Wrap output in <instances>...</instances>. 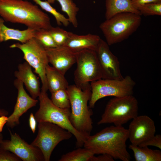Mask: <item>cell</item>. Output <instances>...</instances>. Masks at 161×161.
I'll return each mask as SVG.
<instances>
[{
	"label": "cell",
	"instance_id": "6",
	"mask_svg": "<svg viewBox=\"0 0 161 161\" xmlns=\"http://www.w3.org/2000/svg\"><path fill=\"white\" fill-rule=\"evenodd\" d=\"M138 101L133 95L114 97L107 103L97 124L122 126L138 116Z\"/></svg>",
	"mask_w": 161,
	"mask_h": 161
},
{
	"label": "cell",
	"instance_id": "7",
	"mask_svg": "<svg viewBox=\"0 0 161 161\" xmlns=\"http://www.w3.org/2000/svg\"><path fill=\"white\" fill-rule=\"evenodd\" d=\"M135 82L129 76L121 79H103L90 83L91 89L89 106L93 108L100 99L108 96L120 97L133 95Z\"/></svg>",
	"mask_w": 161,
	"mask_h": 161
},
{
	"label": "cell",
	"instance_id": "24",
	"mask_svg": "<svg viewBox=\"0 0 161 161\" xmlns=\"http://www.w3.org/2000/svg\"><path fill=\"white\" fill-rule=\"evenodd\" d=\"M43 10L51 14L55 18L57 24L59 26L63 25L67 27L70 24L68 18L58 12L47 1L32 0Z\"/></svg>",
	"mask_w": 161,
	"mask_h": 161
},
{
	"label": "cell",
	"instance_id": "1",
	"mask_svg": "<svg viewBox=\"0 0 161 161\" xmlns=\"http://www.w3.org/2000/svg\"><path fill=\"white\" fill-rule=\"evenodd\" d=\"M128 129L122 126L106 127L86 139L83 146L95 154H107L114 160L129 161L130 155L126 148Z\"/></svg>",
	"mask_w": 161,
	"mask_h": 161
},
{
	"label": "cell",
	"instance_id": "19",
	"mask_svg": "<svg viewBox=\"0 0 161 161\" xmlns=\"http://www.w3.org/2000/svg\"><path fill=\"white\" fill-rule=\"evenodd\" d=\"M106 19L118 13L125 12L134 13L141 16L139 11L134 8L131 0H105Z\"/></svg>",
	"mask_w": 161,
	"mask_h": 161
},
{
	"label": "cell",
	"instance_id": "4",
	"mask_svg": "<svg viewBox=\"0 0 161 161\" xmlns=\"http://www.w3.org/2000/svg\"><path fill=\"white\" fill-rule=\"evenodd\" d=\"M39 107L34 116L37 122H48L57 125L71 133L75 137L76 146H83L86 138L78 131L70 120V108L61 109L53 104L46 92L41 90L38 97Z\"/></svg>",
	"mask_w": 161,
	"mask_h": 161
},
{
	"label": "cell",
	"instance_id": "35",
	"mask_svg": "<svg viewBox=\"0 0 161 161\" xmlns=\"http://www.w3.org/2000/svg\"><path fill=\"white\" fill-rule=\"evenodd\" d=\"M9 114L8 112L6 110L3 109H0V116H6Z\"/></svg>",
	"mask_w": 161,
	"mask_h": 161
},
{
	"label": "cell",
	"instance_id": "33",
	"mask_svg": "<svg viewBox=\"0 0 161 161\" xmlns=\"http://www.w3.org/2000/svg\"><path fill=\"white\" fill-rule=\"evenodd\" d=\"M29 121L30 128L33 133H35L37 121L32 113H31L30 114Z\"/></svg>",
	"mask_w": 161,
	"mask_h": 161
},
{
	"label": "cell",
	"instance_id": "27",
	"mask_svg": "<svg viewBox=\"0 0 161 161\" xmlns=\"http://www.w3.org/2000/svg\"><path fill=\"white\" fill-rule=\"evenodd\" d=\"M45 48L57 47L49 30L41 29L35 30L34 37Z\"/></svg>",
	"mask_w": 161,
	"mask_h": 161
},
{
	"label": "cell",
	"instance_id": "20",
	"mask_svg": "<svg viewBox=\"0 0 161 161\" xmlns=\"http://www.w3.org/2000/svg\"><path fill=\"white\" fill-rule=\"evenodd\" d=\"M45 75L48 90L51 93L60 89H66L69 86L64 75L49 64L46 67Z\"/></svg>",
	"mask_w": 161,
	"mask_h": 161
},
{
	"label": "cell",
	"instance_id": "11",
	"mask_svg": "<svg viewBox=\"0 0 161 161\" xmlns=\"http://www.w3.org/2000/svg\"><path fill=\"white\" fill-rule=\"evenodd\" d=\"M9 131L10 140H3L0 143V148L13 153L23 161H44L38 148L29 144L18 134Z\"/></svg>",
	"mask_w": 161,
	"mask_h": 161
},
{
	"label": "cell",
	"instance_id": "2",
	"mask_svg": "<svg viewBox=\"0 0 161 161\" xmlns=\"http://www.w3.org/2000/svg\"><path fill=\"white\" fill-rule=\"evenodd\" d=\"M0 16L4 21L23 24L35 30L52 27L48 15L27 1L0 0Z\"/></svg>",
	"mask_w": 161,
	"mask_h": 161
},
{
	"label": "cell",
	"instance_id": "26",
	"mask_svg": "<svg viewBox=\"0 0 161 161\" xmlns=\"http://www.w3.org/2000/svg\"><path fill=\"white\" fill-rule=\"evenodd\" d=\"M49 30L57 47L64 46L71 32L58 27H54L52 26Z\"/></svg>",
	"mask_w": 161,
	"mask_h": 161
},
{
	"label": "cell",
	"instance_id": "14",
	"mask_svg": "<svg viewBox=\"0 0 161 161\" xmlns=\"http://www.w3.org/2000/svg\"><path fill=\"white\" fill-rule=\"evenodd\" d=\"M14 85L18 91L16 101L13 111L8 117L6 124L8 127L11 128L19 125L20 117L29 109L35 106L38 102L28 95L24 88L23 83L20 80L16 79Z\"/></svg>",
	"mask_w": 161,
	"mask_h": 161
},
{
	"label": "cell",
	"instance_id": "25",
	"mask_svg": "<svg viewBox=\"0 0 161 161\" xmlns=\"http://www.w3.org/2000/svg\"><path fill=\"white\" fill-rule=\"evenodd\" d=\"M51 93V100L55 106L61 109L70 108L69 98L66 89H60Z\"/></svg>",
	"mask_w": 161,
	"mask_h": 161
},
{
	"label": "cell",
	"instance_id": "31",
	"mask_svg": "<svg viewBox=\"0 0 161 161\" xmlns=\"http://www.w3.org/2000/svg\"><path fill=\"white\" fill-rule=\"evenodd\" d=\"M160 2L161 0H131L132 6L137 10L139 7L144 4L151 3Z\"/></svg>",
	"mask_w": 161,
	"mask_h": 161
},
{
	"label": "cell",
	"instance_id": "30",
	"mask_svg": "<svg viewBox=\"0 0 161 161\" xmlns=\"http://www.w3.org/2000/svg\"><path fill=\"white\" fill-rule=\"evenodd\" d=\"M18 156L11 152L0 148V161H21Z\"/></svg>",
	"mask_w": 161,
	"mask_h": 161
},
{
	"label": "cell",
	"instance_id": "17",
	"mask_svg": "<svg viewBox=\"0 0 161 161\" xmlns=\"http://www.w3.org/2000/svg\"><path fill=\"white\" fill-rule=\"evenodd\" d=\"M100 39L96 35L89 33L78 35L71 32L64 46L75 52L85 49L95 51Z\"/></svg>",
	"mask_w": 161,
	"mask_h": 161
},
{
	"label": "cell",
	"instance_id": "29",
	"mask_svg": "<svg viewBox=\"0 0 161 161\" xmlns=\"http://www.w3.org/2000/svg\"><path fill=\"white\" fill-rule=\"evenodd\" d=\"M154 146L161 149V135H154L139 145V146Z\"/></svg>",
	"mask_w": 161,
	"mask_h": 161
},
{
	"label": "cell",
	"instance_id": "13",
	"mask_svg": "<svg viewBox=\"0 0 161 161\" xmlns=\"http://www.w3.org/2000/svg\"><path fill=\"white\" fill-rule=\"evenodd\" d=\"M127 129L131 144L138 146L154 135L156 131L154 121L146 115L133 119Z\"/></svg>",
	"mask_w": 161,
	"mask_h": 161
},
{
	"label": "cell",
	"instance_id": "28",
	"mask_svg": "<svg viewBox=\"0 0 161 161\" xmlns=\"http://www.w3.org/2000/svg\"><path fill=\"white\" fill-rule=\"evenodd\" d=\"M141 15L161 16V2L144 4L138 9Z\"/></svg>",
	"mask_w": 161,
	"mask_h": 161
},
{
	"label": "cell",
	"instance_id": "10",
	"mask_svg": "<svg viewBox=\"0 0 161 161\" xmlns=\"http://www.w3.org/2000/svg\"><path fill=\"white\" fill-rule=\"evenodd\" d=\"M10 47L18 48L22 52L23 58L40 77L42 83L41 90L47 92L45 70L49 62L45 48L34 37L25 43L13 44Z\"/></svg>",
	"mask_w": 161,
	"mask_h": 161
},
{
	"label": "cell",
	"instance_id": "23",
	"mask_svg": "<svg viewBox=\"0 0 161 161\" xmlns=\"http://www.w3.org/2000/svg\"><path fill=\"white\" fill-rule=\"evenodd\" d=\"M90 150L84 147L77 149L63 155L59 161H90L95 155Z\"/></svg>",
	"mask_w": 161,
	"mask_h": 161
},
{
	"label": "cell",
	"instance_id": "5",
	"mask_svg": "<svg viewBox=\"0 0 161 161\" xmlns=\"http://www.w3.org/2000/svg\"><path fill=\"white\" fill-rule=\"evenodd\" d=\"M141 16L132 13H120L101 23L99 28L108 45L118 43L128 38L140 26Z\"/></svg>",
	"mask_w": 161,
	"mask_h": 161
},
{
	"label": "cell",
	"instance_id": "32",
	"mask_svg": "<svg viewBox=\"0 0 161 161\" xmlns=\"http://www.w3.org/2000/svg\"><path fill=\"white\" fill-rule=\"evenodd\" d=\"M97 156L94 155L90 161H114V160L111 156L107 154H100Z\"/></svg>",
	"mask_w": 161,
	"mask_h": 161
},
{
	"label": "cell",
	"instance_id": "36",
	"mask_svg": "<svg viewBox=\"0 0 161 161\" xmlns=\"http://www.w3.org/2000/svg\"><path fill=\"white\" fill-rule=\"evenodd\" d=\"M3 140V136L1 132H0V143Z\"/></svg>",
	"mask_w": 161,
	"mask_h": 161
},
{
	"label": "cell",
	"instance_id": "21",
	"mask_svg": "<svg viewBox=\"0 0 161 161\" xmlns=\"http://www.w3.org/2000/svg\"><path fill=\"white\" fill-rule=\"evenodd\" d=\"M129 148L132 150L136 161H161V151L152 149L148 146L140 147L131 144Z\"/></svg>",
	"mask_w": 161,
	"mask_h": 161
},
{
	"label": "cell",
	"instance_id": "15",
	"mask_svg": "<svg viewBox=\"0 0 161 161\" xmlns=\"http://www.w3.org/2000/svg\"><path fill=\"white\" fill-rule=\"evenodd\" d=\"M45 48L49 63L64 75L76 62V52L66 46Z\"/></svg>",
	"mask_w": 161,
	"mask_h": 161
},
{
	"label": "cell",
	"instance_id": "9",
	"mask_svg": "<svg viewBox=\"0 0 161 161\" xmlns=\"http://www.w3.org/2000/svg\"><path fill=\"white\" fill-rule=\"evenodd\" d=\"M38 128L37 135L31 144L41 150L44 161H49L56 146L62 141L70 139L72 135L65 129L48 122L38 123Z\"/></svg>",
	"mask_w": 161,
	"mask_h": 161
},
{
	"label": "cell",
	"instance_id": "16",
	"mask_svg": "<svg viewBox=\"0 0 161 161\" xmlns=\"http://www.w3.org/2000/svg\"><path fill=\"white\" fill-rule=\"evenodd\" d=\"M14 76L22 82L32 98L36 99L38 97L41 91L40 82L28 63L25 61L19 64Z\"/></svg>",
	"mask_w": 161,
	"mask_h": 161
},
{
	"label": "cell",
	"instance_id": "3",
	"mask_svg": "<svg viewBox=\"0 0 161 161\" xmlns=\"http://www.w3.org/2000/svg\"><path fill=\"white\" fill-rule=\"evenodd\" d=\"M66 89L70 101L71 122L86 139L91 135L93 129V111L88 105L91 95V86L82 89L74 84L69 85Z\"/></svg>",
	"mask_w": 161,
	"mask_h": 161
},
{
	"label": "cell",
	"instance_id": "8",
	"mask_svg": "<svg viewBox=\"0 0 161 161\" xmlns=\"http://www.w3.org/2000/svg\"><path fill=\"white\" fill-rule=\"evenodd\" d=\"M77 68L74 72L75 84L82 89L90 86V83L102 78L95 51L85 49L76 52Z\"/></svg>",
	"mask_w": 161,
	"mask_h": 161
},
{
	"label": "cell",
	"instance_id": "12",
	"mask_svg": "<svg viewBox=\"0 0 161 161\" xmlns=\"http://www.w3.org/2000/svg\"><path fill=\"white\" fill-rule=\"evenodd\" d=\"M106 41L101 38L95 51L100 66L102 78L121 79L123 77L120 62L117 57L111 51Z\"/></svg>",
	"mask_w": 161,
	"mask_h": 161
},
{
	"label": "cell",
	"instance_id": "18",
	"mask_svg": "<svg viewBox=\"0 0 161 161\" xmlns=\"http://www.w3.org/2000/svg\"><path fill=\"white\" fill-rule=\"evenodd\" d=\"M4 22L0 18V43L14 40L24 43L34 37L35 30L29 28L24 30L10 28L5 25Z\"/></svg>",
	"mask_w": 161,
	"mask_h": 161
},
{
	"label": "cell",
	"instance_id": "22",
	"mask_svg": "<svg viewBox=\"0 0 161 161\" xmlns=\"http://www.w3.org/2000/svg\"><path fill=\"white\" fill-rule=\"evenodd\" d=\"M50 4H54L55 1L60 4L61 10L67 15L70 23L75 28L78 26L77 19V13L79 8L73 0H46Z\"/></svg>",
	"mask_w": 161,
	"mask_h": 161
},
{
	"label": "cell",
	"instance_id": "34",
	"mask_svg": "<svg viewBox=\"0 0 161 161\" xmlns=\"http://www.w3.org/2000/svg\"><path fill=\"white\" fill-rule=\"evenodd\" d=\"M8 117L6 116H0V132H1L3 129L4 126L7 123Z\"/></svg>",
	"mask_w": 161,
	"mask_h": 161
}]
</instances>
